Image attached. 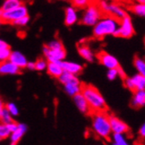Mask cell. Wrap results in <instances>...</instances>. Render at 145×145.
Wrapping results in <instances>:
<instances>
[{
  "mask_svg": "<svg viewBox=\"0 0 145 145\" xmlns=\"http://www.w3.org/2000/svg\"><path fill=\"white\" fill-rule=\"evenodd\" d=\"M99 0H88V3L89 4H97V2Z\"/></svg>",
  "mask_w": 145,
  "mask_h": 145,
  "instance_id": "60d3db41",
  "label": "cell"
},
{
  "mask_svg": "<svg viewBox=\"0 0 145 145\" xmlns=\"http://www.w3.org/2000/svg\"><path fill=\"white\" fill-rule=\"evenodd\" d=\"M97 5L103 15L111 16L118 21L128 15L123 7L117 2H113L111 0H99Z\"/></svg>",
  "mask_w": 145,
  "mask_h": 145,
  "instance_id": "277c9868",
  "label": "cell"
},
{
  "mask_svg": "<svg viewBox=\"0 0 145 145\" xmlns=\"http://www.w3.org/2000/svg\"><path fill=\"white\" fill-rule=\"evenodd\" d=\"M7 126H8V128H9V130H10L11 133V132H13V131L17 128V123H16L15 121H13V122H11V123H8V124H7Z\"/></svg>",
  "mask_w": 145,
  "mask_h": 145,
  "instance_id": "d590c367",
  "label": "cell"
},
{
  "mask_svg": "<svg viewBox=\"0 0 145 145\" xmlns=\"http://www.w3.org/2000/svg\"><path fill=\"white\" fill-rule=\"evenodd\" d=\"M11 52V50L10 48H5L0 49V63L4 62L9 59Z\"/></svg>",
  "mask_w": 145,
  "mask_h": 145,
  "instance_id": "4dcf8cb0",
  "label": "cell"
},
{
  "mask_svg": "<svg viewBox=\"0 0 145 145\" xmlns=\"http://www.w3.org/2000/svg\"><path fill=\"white\" fill-rule=\"evenodd\" d=\"M46 70L50 76H52L54 78H57V79L64 71L60 65V61H58V62L48 61Z\"/></svg>",
  "mask_w": 145,
  "mask_h": 145,
  "instance_id": "ffe728a7",
  "label": "cell"
},
{
  "mask_svg": "<svg viewBox=\"0 0 145 145\" xmlns=\"http://www.w3.org/2000/svg\"><path fill=\"white\" fill-rule=\"evenodd\" d=\"M27 15H28V10L26 6L23 4L22 5L17 7L13 10L4 11L2 17H1V21L3 22V24H11L12 22H14L15 20L21 18L23 16H25Z\"/></svg>",
  "mask_w": 145,
  "mask_h": 145,
  "instance_id": "52a82bcc",
  "label": "cell"
},
{
  "mask_svg": "<svg viewBox=\"0 0 145 145\" xmlns=\"http://www.w3.org/2000/svg\"><path fill=\"white\" fill-rule=\"evenodd\" d=\"M96 57L97 58L99 62L108 69L118 68L120 67L118 60L115 56H113L112 54H109L105 51H100L97 54Z\"/></svg>",
  "mask_w": 145,
  "mask_h": 145,
  "instance_id": "9c48e42d",
  "label": "cell"
},
{
  "mask_svg": "<svg viewBox=\"0 0 145 145\" xmlns=\"http://www.w3.org/2000/svg\"><path fill=\"white\" fill-rule=\"evenodd\" d=\"M124 86L130 91H131V92H133V93L135 92V88H134V86H133V83H132L130 77H125L124 78Z\"/></svg>",
  "mask_w": 145,
  "mask_h": 145,
  "instance_id": "e575fe53",
  "label": "cell"
},
{
  "mask_svg": "<svg viewBox=\"0 0 145 145\" xmlns=\"http://www.w3.org/2000/svg\"><path fill=\"white\" fill-rule=\"evenodd\" d=\"M27 130H28V127L25 123H17V128L13 132H11L9 137V139H10L9 145H17V143L21 140V138L26 133Z\"/></svg>",
  "mask_w": 145,
  "mask_h": 145,
  "instance_id": "5bb4252c",
  "label": "cell"
},
{
  "mask_svg": "<svg viewBox=\"0 0 145 145\" xmlns=\"http://www.w3.org/2000/svg\"><path fill=\"white\" fill-rule=\"evenodd\" d=\"M136 3H141V4H145V0H136Z\"/></svg>",
  "mask_w": 145,
  "mask_h": 145,
  "instance_id": "b9f144b4",
  "label": "cell"
},
{
  "mask_svg": "<svg viewBox=\"0 0 145 145\" xmlns=\"http://www.w3.org/2000/svg\"><path fill=\"white\" fill-rule=\"evenodd\" d=\"M130 10L136 16L145 18V4L136 3L130 6Z\"/></svg>",
  "mask_w": 145,
  "mask_h": 145,
  "instance_id": "603a6c76",
  "label": "cell"
},
{
  "mask_svg": "<svg viewBox=\"0 0 145 145\" xmlns=\"http://www.w3.org/2000/svg\"><path fill=\"white\" fill-rule=\"evenodd\" d=\"M0 141H1V139H0Z\"/></svg>",
  "mask_w": 145,
  "mask_h": 145,
  "instance_id": "f907efd6",
  "label": "cell"
},
{
  "mask_svg": "<svg viewBox=\"0 0 145 145\" xmlns=\"http://www.w3.org/2000/svg\"><path fill=\"white\" fill-rule=\"evenodd\" d=\"M47 63H48V61H46V59L39 58L37 60V61L35 62V69L38 70V71L45 70L47 67Z\"/></svg>",
  "mask_w": 145,
  "mask_h": 145,
  "instance_id": "f546056e",
  "label": "cell"
},
{
  "mask_svg": "<svg viewBox=\"0 0 145 145\" xmlns=\"http://www.w3.org/2000/svg\"><path fill=\"white\" fill-rule=\"evenodd\" d=\"M82 84L79 79L77 77V75H74L70 80L64 84V92L70 96V97H73L74 95L81 93L82 90Z\"/></svg>",
  "mask_w": 145,
  "mask_h": 145,
  "instance_id": "8fae6325",
  "label": "cell"
},
{
  "mask_svg": "<svg viewBox=\"0 0 145 145\" xmlns=\"http://www.w3.org/2000/svg\"><path fill=\"white\" fill-rule=\"evenodd\" d=\"M30 21V17L29 16H23L21 18H19V19L15 20L14 22H12V25H16V26H19V27H24Z\"/></svg>",
  "mask_w": 145,
  "mask_h": 145,
  "instance_id": "1f68e13d",
  "label": "cell"
},
{
  "mask_svg": "<svg viewBox=\"0 0 145 145\" xmlns=\"http://www.w3.org/2000/svg\"><path fill=\"white\" fill-rule=\"evenodd\" d=\"M144 61H145V57H144Z\"/></svg>",
  "mask_w": 145,
  "mask_h": 145,
  "instance_id": "681fc988",
  "label": "cell"
},
{
  "mask_svg": "<svg viewBox=\"0 0 145 145\" xmlns=\"http://www.w3.org/2000/svg\"><path fill=\"white\" fill-rule=\"evenodd\" d=\"M26 67L30 70H35V62L33 61H28Z\"/></svg>",
  "mask_w": 145,
  "mask_h": 145,
  "instance_id": "f35d334b",
  "label": "cell"
},
{
  "mask_svg": "<svg viewBox=\"0 0 145 145\" xmlns=\"http://www.w3.org/2000/svg\"><path fill=\"white\" fill-rule=\"evenodd\" d=\"M60 65L63 68L64 71H66L68 72L74 74V75H78L83 72V66L76 63V62H72V61H61Z\"/></svg>",
  "mask_w": 145,
  "mask_h": 145,
  "instance_id": "9a60e30c",
  "label": "cell"
},
{
  "mask_svg": "<svg viewBox=\"0 0 145 145\" xmlns=\"http://www.w3.org/2000/svg\"><path fill=\"white\" fill-rule=\"evenodd\" d=\"M124 1L129 2V3H131V2H133V1H134V0H124Z\"/></svg>",
  "mask_w": 145,
  "mask_h": 145,
  "instance_id": "f6af8a7d",
  "label": "cell"
},
{
  "mask_svg": "<svg viewBox=\"0 0 145 145\" xmlns=\"http://www.w3.org/2000/svg\"><path fill=\"white\" fill-rule=\"evenodd\" d=\"M77 51H78V54H80V56L83 59H84L86 61H88V62H94L95 61V59H96L95 54L87 45H85V44L78 45Z\"/></svg>",
  "mask_w": 145,
  "mask_h": 145,
  "instance_id": "d6986e66",
  "label": "cell"
},
{
  "mask_svg": "<svg viewBox=\"0 0 145 145\" xmlns=\"http://www.w3.org/2000/svg\"><path fill=\"white\" fill-rule=\"evenodd\" d=\"M104 15L97 4H89L81 16L80 24L85 26H94Z\"/></svg>",
  "mask_w": 145,
  "mask_h": 145,
  "instance_id": "5b68a950",
  "label": "cell"
},
{
  "mask_svg": "<svg viewBox=\"0 0 145 145\" xmlns=\"http://www.w3.org/2000/svg\"><path fill=\"white\" fill-rule=\"evenodd\" d=\"M5 107V104L4 103L3 99L0 98V115H1V113H2V112H3Z\"/></svg>",
  "mask_w": 145,
  "mask_h": 145,
  "instance_id": "ab89813d",
  "label": "cell"
},
{
  "mask_svg": "<svg viewBox=\"0 0 145 145\" xmlns=\"http://www.w3.org/2000/svg\"><path fill=\"white\" fill-rule=\"evenodd\" d=\"M131 106L136 109L145 106V90L135 91L131 99Z\"/></svg>",
  "mask_w": 145,
  "mask_h": 145,
  "instance_id": "ac0fdd59",
  "label": "cell"
},
{
  "mask_svg": "<svg viewBox=\"0 0 145 145\" xmlns=\"http://www.w3.org/2000/svg\"><path fill=\"white\" fill-rule=\"evenodd\" d=\"M138 134L141 137L145 138V123H143L142 126L140 127V129L138 131Z\"/></svg>",
  "mask_w": 145,
  "mask_h": 145,
  "instance_id": "8d00e7d4",
  "label": "cell"
},
{
  "mask_svg": "<svg viewBox=\"0 0 145 145\" xmlns=\"http://www.w3.org/2000/svg\"><path fill=\"white\" fill-rule=\"evenodd\" d=\"M3 10H2V9L0 8V20H1V17H2V15H3Z\"/></svg>",
  "mask_w": 145,
  "mask_h": 145,
  "instance_id": "7bdbcfd3",
  "label": "cell"
},
{
  "mask_svg": "<svg viewBox=\"0 0 145 145\" xmlns=\"http://www.w3.org/2000/svg\"><path fill=\"white\" fill-rule=\"evenodd\" d=\"M81 93L87 100L92 112H105L107 105L101 93L92 85L82 84Z\"/></svg>",
  "mask_w": 145,
  "mask_h": 145,
  "instance_id": "6da1fadb",
  "label": "cell"
},
{
  "mask_svg": "<svg viewBox=\"0 0 145 145\" xmlns=\"http://www.w3.org/2000/svg\"><path fill=\"white\" fill-rule=\"evenodd\" d=\"M133 64H134L136 70L137 71V74H140L145 76V61H144V59L136 56L134 58Z\"/></svg>",
  "mask_w": 145,
  "mask_h": 145,
  "instance_id": "cb8c5ba5",
  "label": "cell"
},
{
  "mask_svg": "<svg viewBox=\"0 0 145 145\" xmlns=\"http://www.w3.org/2000/svg\"><path fill=\"white\" fill-rule=\"evenodd\" d=\"M23 4V0H5L1 6V9L3 11H8L22 5Z\"/></svg>",
  "mask_w": 145,
  "mask_h": 145,
  "instance_id": "7402d4cb",
  "label": "cell"
},
{
  "mask_svg": "<svg viewBox=\"0 0 145 145\" xmlns=\"http://www.w3.org/2000/svg\"><path fill=\"white\" fill-rule=\"evenodd\" d=\"M78 21V14L74 6H68L65 9L64 24L68 27L72 26Z\"/></svg>",
  "mask_w": 145,
  "mask_h": 145,
  "instance_id": "e0dca14e",
  "label": "cell"
},
{
  "mask_svg": "<svg viewBox=\"0 0 145 145\" xmlns=\"http://www.w3.org/2000/svg\"><path fill=\"white\" fill-rule=\"evenodd\" d=\"M73 99V102L76 105V107L78 109V111L83 113V114H90L91 113V109H90L87 100L85 99V98L83 97V95L79 93L76 95H74L72 97Z\"/></svg>",
  "mask_w": 145,
  "mask_h": 145,
  "instance_id": "4fadbf2b",
  "label": "cell"
},
{
  "mask_svg": "<svg viewBox=\"0 0 145 145\" xmlns=\"http://www.w3.org/2000/svg\"><path fill=\"white\" fill-rule=\"evenodd\" d=\"M72 6L77 9H84L88 5V0H70Z\"/></svg>",
  "mask_w": 145,
  "mask_h": 145,
  "instance_id": "d6a6232c",
  "label": "cell"
},
{
  "mask_svg": "<svg viewBox=\"0 0 145 145\" xmlns=\"http://www.w3.org/2000/svg\"><path fill=\"white\" fill-rule=\"evenodd\" d=\"M119 27V21L111 16L104 15L93 26V36L103 39L107 35H114Z\"/></svg>",
  "mask_w": 145,
  "mask_h": 145,
  "instance_id": "7a4b0ae2",
  "label": "cell"
},
{
  "mask_svg": "<svg viewBox=\"0 0 145 145\" xmlns=\"http://www.w3.org/2000/svg\"><path fill=\"white\" fill-rule=\"evenodd\" d=\"M43 54L47 61L58 62L64 61L66 57V50L64 48L59 49H50L46 44L43 47Z\"/></svg>",
  "mask_w": 145,
  "mask_h": 145,
  "instance_id": "ba28073f",
  "label": "cell"
},
{
  "mask_svg": "<svg viewBox=\"0 0 145 145\" xmlns=\"http://www.w3.org/2000/svg\"><path fill=\"white\" fill-rule=\"evenodd\" d=\"M13 117L11 115V113L7 111V109L5 107L4 110L0 115V123H3L5 124H8L11 122H13Z\"/></svg>",
  "mask_w": 145,
  "mask_h": 145,
  "instance_id": "484cf974",
  "label": "cell"
},
{
  "mask_svg": "<svg viewBox=\"0 0 145 145\" xmlns=\"http://www.w3.org/2000/svg\"><path fill=\"white\" fill-rule=\"evenodd\" d=\"M112 145H130L124 134H112Z\"/></svg>",
  "mask_w": 145,
  "mask_h": 145,
  "instance_id": "d4e9b609",
  "label": "cell"
},
{
  "mask_svg": "<svg viewBox=\"0 0 145 145\" xmlns=\"http://www.w3.org/2000/svg\"><path fill=\"white\" fill-rule=\"evenodd\" d=\"M109 120H110L111 128L113 134H125L129 131L130 128L128 124L122 121L117 117L111 115L109 116Z\"/></svg>",
  "mask_w": 145,
  "mask_h": 145,
  "instance_id": "30bf717a",
  "label": "cell"
},
{
  "mask_svg": "<svg viewBox=\"0 0 145 145\" xmlns=\"http://www.w3.org/2000/svg\"><path fill=\"white\" fill-rule=\"evenodd\" d=\"M8 60L17 65L19 67H20L21 69L25 68L28 63L26 57L19 51H11Z\"/></svg>",
  "mask_w": 145,
  "mask_h": 145,
  "instance_id": "2e32d148",
  "label": "cell"
},
{
  "mask_svg": "<svg viewBox=\"0 0 145 145\" xmlns=\"http://www.w3.org/2000/svg\"><path fill=\"white\" fill-rule=\"evenodd\" d=\"M10 48L9 44L5 41L0 39V49H1V48Z\"/></svg>",
  "mask_w": 145,
  "mask_h": 145,
  "instance_id": "74e56055",
  "label": "cell"
},
{
  "mask_svg": "<svg viewBox=\"0 0 145 145\" xmlns=\"http://www.w3.org/2000/svg\"><path fill=\"white\" fill-rule=\"evenodd\" d=\"M21 68L10 61L9 60L0 63V74L2 75H16L21 74Z\"/></svg>",
  "mask_w": 145,
  "mask_h": 145,
  "instance_id": "7c38bea8",
  "label": "cell"
},
{
  "mask_svg": "<svg viewBox=\"0 0 145 145\" xmlns=\"http://www.w3.org/2000/svg\"><path fill=\"white\" fill-rule=\"evenodd\" d=\"M2 24H3V22H2L1 20H0V27H1V26H2Z\"/></svg>",
  "mask_w": 145,
  "mask_h": 145,
  "instance_id": "bcb514c9",
  "label": "cell"
},
{
  "mask_svg": "<svg viewBox=\"0 0 145 145\" xmlns=\"http://www.w3.org/2000/svg\"><path fill=\"white\" fill-rule=\"evenodd\" d=\"M135 34L134 26L132 24L131 17L127 15L119 21V27L116 31L114 36L122 38H130Z\"/></svg>",
  "mask_w": 145,
  "mask_h": 145,
  "instance_id": "8992f818",
  "label": "cell"
},
{
  "mask_svg": "<svg viewBox=\"0 0 145 145\" xmlns=\"http://www.w3.org/2000/svg\"><path fill=\"white\" fill-rule=\"evenodd\" d=\"M130 78H131L135 91L145 90V76L140 74H136Z\"/></svg>",
  "mask_w": 145,
  "mask_h": 145,
  "instance_id": "44dd1931",
  "label": "cell"
},
{
  "mask_svg": "<svg viewBox=\"0 0 145 145\" xmlns=\"http://www.w3.org/2000/svg\"><path fill=\"white\" fill-rule=\"evenodd\" d=\"M5 108L7 109V111L11 113V115L12 117H17V116H19V108H17V106L16 105V104L14 103H7L5 104Z\"/></svg>",
  "mask_w": 145,
  "mask_h": 145,
  "instance_id": "83f0119b",
  "label": "cell"
},
{
  "mask_svg": "<svg viewBox=\"0 0 145 145\" xmlns=\"http://www.w3.org/2000/svg\"><path fill=\"white\" fill-rule=\"evenodd\" d=\"M144 45H145V36H144Z\"/></svg>",
  "mask_w": 145,
  "mask_h": 145,
  "instance_id": "c3c4849f",
  "label": "cell"
},
{
  "mask_svg": "<svg viewBox=\"0 0 145 145\" xmlns=\"http://www.w3.org/2000/svg\"><path fill=\"white\" fill-rule=\"evenodd\" d=\"M92 129L102 138L110 139L112 135L109 116L105 112H95L92 115Z\"/></svg>",
  "mask_w": 145,
  "mask_h": 145,
  "instance_id": "3957f363",
  "label": "cell"
},
{
  "mask_svg": "<svg viewBox=\"0 0 145 145\" xmlns=\"http://www.w3.org/2000/svg\"><path fill=\"white\" fill-rule=\"evenodd\" d=\"M46 46L50 49H59V48H64L63 42L58 39H54V40L50 41L49 43L46 44Z\"/></svg>",
  "mask_w": 145,
  "mask_h": 145,
  "instance_id": "f1b7e54d",
  "label": "cell"
},
{
  "mask_svg": "<svg viewBox=\"0 0 145 145\" xmlns=\"http://www.w3.org/2000/svg\"><path fill=\"white\" fill-rule=\"evenodd\" d=\"M62 1H66V2H68V1H70V0H62Z\"/></svg>",
  "mask_w": 145,
  "mask_h": 145,
  "instance_id": "7dc6e473",
  "label": "cell"
},
{
  "mask_svg": "<svg viewBox=\"0 0 145 145\" xmlns=\"http://www.w3.org/2000/svg\"><path fill=\"white\" fill-rule=\"evenodd\" d=\"M119 76L118 74V69L117 68H112V69H109L107 72V78L109 80H115L117 77Z\"/></svg>",
  "mask_w": 145,
  "mask_h": 145,
  "instance_id": "836d02e7",
  "label": "cell"
},
{
  "mask_svg": "<svg viewBox=\"0 0 145 145\" xmlns=\"http://www.w3.org/2000/svg\"><path fill=\"white\" fill-rule=\"evenodd\" d=\"M111 1H113V2H117V3H119V2H121V1H123V0H111Z\"/></svg>",
  "mask_w": 145,
  "mask_h": 145,
  "instance_id": "ee69618b",
  "label": "cell"
},
{
  "mask_svg": "<svg viewBox=\"0 0 145 145\" xmlns=\"http://www.w3.org/2000/svg\"><path fill=\"white\" fill-rule=\"evenodd\" d=\"M10 135H11V131L8 128L7 124L0 123V139L4 140V139L9 138Z\"/></svg>",
  "mask_w": 145,
  "mask_h": 145,
  "instance_id": "4316f807",
  "label": "cell"
}]
</instances>
